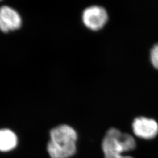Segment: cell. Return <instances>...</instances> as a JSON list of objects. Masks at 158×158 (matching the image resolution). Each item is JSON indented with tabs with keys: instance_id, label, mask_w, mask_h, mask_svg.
Instances as JSON below:
<instances>
[{
	"instance_id": "1",
	"label": "cell",
	"mask_w": 158,
	"mask_h": 158,
	"mask_svg": "<svg viewBox=\"0 0 158 158\" xmlns=\"http://www.w3.org/2000/svg\"><path fill=\"white\" fill-rule=\"evenodd\" d=\"M77 134L70 125L61 124L52 129L47 150L51 158H69L76 152Z\"/></svg>"
},
{
	"instance_id": "2",
	"label": "cell",
	"mask_w": 158,
	"mask_h": 158,
	"mask_svg": "<svg viewBox=\"0 0 158 158\" xmlns=\"http://www.w3.org/2000/svg\"><path fill=\"white\" fill-rule=\"evenodd\" d=\"M135 147V141L132 136L123 133L115 128L108 130L102 141L105 158H134L123 153L132 151Z\"/></svg>"
},
{
	"instance_id": "3",
	"label": "cell",
	"mask_w": 158,
	"mask_h": 158,
	"mask_svg": "<svg viewBox=\"0 0 158 158\" xmlns=\"http://www.w3.org/2000/svg\"><path fill=\"white\" fill-rule=\"evenodd\" d=\"M81 18L87 28L93 31H98L102 28L107 23L108 13L102 6L91 5L83 10Z\"/></svg>"
},
{
	"instance_id": "4",
	"label": "cell",
	"mask_w": 158,
	"mask_h": 158,
	"mask_svg": "<svg viewBox=\"0 0 158 158\" xmlns=\"http://www.w3.org/2000/svg\"><path fill=\"white\" fill-rule=\"evenodd\" d=\"M132 128L136 136L145 139H151L158 134V123L153 119L145 117H139L134 120Z\"/></svg>"
},
{
	"instance_id": "5",
	"label": "cell",
	"mask_w": 158,
	"mask_h": 158,
	"mask_svg": "<svg viewBox=\"0 0 158 158\" xmlns=\"http://www.w3.org/2000/svg\"><path fill=\"white\" fill-rule=\"evenodd\" d=\"M22 25V19L18 12L8 6L0 8V30L8 33L11 31L19 28Z\"/></svg>"
},
{
	"instance_id": "6",
	"label": "cell",
	"mask_w": 158,
	"mask_h": 158,
	"mask_svg": "<svg viewBox=\"0 0 158 158\" xmlns=\"http://www.w3.org/2000/svg\"><path fill=\"white\" fill-rule=\"evenodd\" d=\"M18 138L16 134L8 129L0 130V151L8 152L17 145Z\"/></svg>"
},
{
	"instance_id": "7",
	"label": "cell",
	"mask_w": 158,
	"mask_h": 158,
	"mask_svg": "<svg viewBox=\"0 0 158 158\" xmlns=\"http://www.w3.org/2000/svg\"><path fill=\"white\" fill-rule=\"evenodd\" d=\"M150 59L153 66L158 69V44L153 46L150 52Z\"/></svg>"
}]
</instances>
